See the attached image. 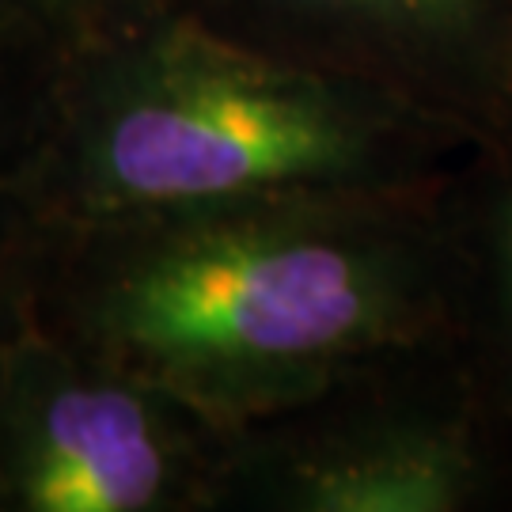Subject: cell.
Wrapping results in <instances>:
<instances>
[{
  "mask_svg": "<svg viewBox=\"0 0 512 512\" xmlns=\"http://www.w3.org/2000/svg\"><path fill=\"white\" fill-rule=\"evenodd\" d=\"M399 315L391 266L334 228L220 217L167 236L114 281L103 323L133 361L213 395L323 376Z\"/></svg>",
  "mask_w": 512,
  "mask_h": 512,
  "instance_id": "cell-1",
  "label": "cell"
},
{
  "mask_svg": "<svg viewBox=\"0 0 512 512\" xmlns=\"http://www.w3.org/2000/svg\"><path fill=\"white\" fill-rule=\"evenodd\" d=\"M365 126L311 76L183 35L114 80L84 137V179L114 209H228L357 167Z\"/></svg>",
  "mask_w": 512,
  "mask_h": 512,
  "instance_id": "cell-2",
  "label": "cell"
},
{
  "mask_svg": "<svg viewBox=\"0 0 512 512\" xmlns=\"http://www.w3.org/2000/svg\"><path fill=\"white\" fill-rule=\"evenodd\" d=\"M156 403L110 376L46 372L19 395L8 448L12 494L31 512H141L171 482Z\"/></svg>",
  "mask_w": 512,
  "mask_h": 512,
  "instance_id": "cell-3",
  "label": "cell"
},
{
  "mask_svg": "<svg viewBox=\"0 0 512 512\" xmlns=\"http://www.w3.org/2000/svg\"><path fill=\"white\" fill-rule=\"evenodd\" d=\"M459 490L456 456L414 437L334 448L296 471V497L311 512H440Z\"/></svg>",
  "mask_w": 512,
  "mask_h": 512,
  "instance_id": "cell-4",
  "label": "cell"
},
{
  "mask_svg": "<svg viewBox=\"0 0 512 512\" xmlns=\"http://www.w3.org/2000/svg\"><path fill=\"white\" fill-rule=\"evenodd\" d=\"M300 16L368 31H437L459 23L475 0H277Z\"/></svg>",
  "mask_w": 512,
  "mask_h": 512,
  "instance_id": "cell-5",
  "label": "cell"
},
{
  "mask_svg": "<svg viewBox=\"0 0 512 512\" xmlns=\"http://www.w3.org/2000/svg\"><path fill=\"white\" fill-rule=\"evenodd\" d=\"M505 266H509V293H512V228H509V243H505Z\"/></svg>",
  "mask_w": 512,
  "mask_h": 512,
  "instance_id": "cell-6",
  "label": "cell"
},
{
  "mask_svg": "<svg viewBox=\"0 0 512 512\" xmlns=\"http://www.w3.org/2000/svg\"><path fill=\"white\" fill-rule=\"evenodd\" d=\"M38 4H61V8H69V4H84V0H38Z\"/></svg>",
  "mask_w": 512,
  "mask_h": 512,
  "instance_id": "cell-7",
  "label": "cell"
}]
</instances>
